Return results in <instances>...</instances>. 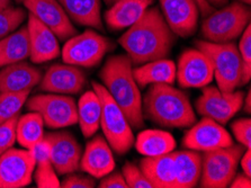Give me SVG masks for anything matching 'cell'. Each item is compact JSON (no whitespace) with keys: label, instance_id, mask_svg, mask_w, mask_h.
<instances>
[{"label":"cell","instance_id":"6da1fadb","mask_svg":"<svg viewBox=\"0 0 251 188\" xmlns=\"http://www.w3.org/2000/svg\"><path fill=\"white\" fill-rule=\"evenodd\" d=\"M175 42L176 35L167 24L160 9L151 6L119 40L135 66L166 59Z\"/></svg>","mask_w":251,"mask_h":188},{"label":"cell","instance_id":"7a4b0ae2","mask_svg":"<svg viewBox=\"0 0 251 188\" xmlns=\"http://www.w3.org/2000/svg\"><path fill=\"white\" fill-rule=\"evenodd\" d=\"M100 77L102 85L123 110L132 129H141L144 124L142 96L133 76V63L126 54L108 57Z\"/></svg>","mask_w":251,"mask_h":188},{"label":"cell","instance_id":"3957f363","mask_svg":"<svg viewBox=\"0 0 251 188\" xmlns=\"http://www.w3.org/2000/svg\"><path fill=\"white\" fill-rule=\"evenodd\" d=\"M143 116L161 128H191L197 121L187 94L168 83H155L142 99Z\"/></svg>","mask_w":251,"mask_h":188},{"label":"cell","instance_id":"277c9868","mask_svg":"<svg viewBox=\"0 0 251 188\" xmlns=\"http://www.w3.org/2000/svg\"><path fill=\"white\" fill-rule=\"evenodd\" d=\"M93 87L101 103L100 128L104 137L114 152L121 156L126 155L135 141L132 126L104 85L93 81Z\"/></svg>","mask_w":251,"mask_h":188},{"label":"cell","instance_id":"5b68a950","mask_svg":"<svg viewBox=\"0 0 251 188\" xmlns=\"http://www.w3.org/2000/svg\"><path fill=\"white\" fill-rule=\"evenodd\" d=\"M195 47L211 60L220 90L231 93L242 86V60L237 45L232 42L212 43L208 41H196Z\"/></svg>","mask_w":251,"mask_h":188},{"label":"cell","instance_id":"8992f818","mask_svg":"<svg viewBox=\"0 0 251 188\" xmlns=\"http://www.w3.org/2000/svg\"><path fill=\"white\" fill-rule=\"evenodd\" d=\"M249 24V7L233 2L207 15L201 24V35L212 43H229L240 36Z\"/></svg>","mask_w":251,"mask_h":188},{"label":"cell","instance_id":"52a82bcc","mask_svg":"<svg viewBox=\"0 0 251 188\" xmlns=\"http://www.w3.org/2000/svg\"><path fill=\"white\" fill-rule=\"evenodd\" d=\"M246 151L241 144L205 151L201 156V172L200 186L201 188H226L237 175L240 158Z\"/></svg>","mask_w":251,"mask_h":188},{"label":"cell","instance_id":"ba28073f","mask_svg":"<svg viewBox=\"0 0 251 188\" xmlns=\"http://www.w3.org/2000/svg\"><path fill=\"white\" fill-rule=\"evenodd\" d=\"M112 48V42L93 29L75 34L64 44L62 59L64 63L75 67L93 68L98 66Z\"/></svg>","mask_w":251,"mask_h":188},{"label":"cell","instance_id":"9c48e42d","mask_svg":"<svg viewBox=\"0 0 251 188\" xmlns=\"http://www.w3.org/2000/svg\"><path fill=\"white\" fill-rule=\"evenodd\" d=\"M27 109L36 112L51 129H62L78 122L77 103L70 96L61 94L35 95L27 102Z\"/></svg>","mask_w":251,"mask_h":188},{"label":"cell","instance_id":"30bf717a","mask_svg":"<svg viewBox=\"0 0 251 188\" xmlns=\"http://www.w3.org/2000/svg\"><path fill=\"white\" fill-rule=\"evenodd\" d=\"M245 93L234 90L223 93L218 86H205L197 98L195 108L203 117H208L219 124H226L242 108Z\"/></svg>","mask_w":251,"mask_h":188},{"label":"cell","instance_id":"8fae6325","mask_svg":"<svg viewBox=\"0 0 251 188\" xmlns=\"http://www.w3.org/2000/svg\"><path fill=\"white\" fill-rule=\"evenodd\" d=\"M35 167V159L29 150L10 148L0 156V188L28 186Z\"/></svg>","mask_w":251,"mask_h":188},{"label":"cell","instance_id":"7c38bea8","mask_svg":"<svg viewBox=\"0 0 251 188\" xmlns=\"http://www.w3.org/2000/svg\"><path fill=\"white\" fill-rule=\"evenodd\" d=\"M214 78L211 60L199 49H188L179 56L176 79L182 88H203Z\"/></svg>","mask_w":251,"mask_h":188},{"label":"cell","instance_id":"4fadbf2b","mask_svg":"<svg viewBox=\"0 0 251 188\" xmlns=\"http://www.w3.org/2000/svg\"><path fill=\"white\" fill-rule=\"evenodd\" d=\"M182 143L189 150L205 152L230 147L233 144V140L221 124L208 117H203L191 126V130L185 134Z\"/></svg>","mask_w":251,"mask_h":188},{"label":"cell","instance_id":"5bb4252c","mask_svg":"<svg viewBox=\"0 0 251 188\" xmlns=\"http://www.w3.org/2000/svg\"><path fill=\"white\" fill-rule=\"evenodd\" d=\"M24 6L29 14L51 29L61 41H67L77 34L66 10L58 0H24Z\"/></svg>","mask_w":251,"mask_h":188},{"label":"cell","instance_id":"9a60e30c","mask_svg":"<svg viewBox=\"0 0 251 188\" xmlns=\"http://www.w3.org/2000/svg\"><path fill=\"white\" fill-rule=\"evenodd\" d=\"M50 143V161L59 175H68L80 169L82 150L69 132H53L44 135Z\"/></svg>","mask_w":251,"mask_h":188},{"label":"cell","instance_id":"2e32d148","mask_svg":"<svg viewBox=\"0 0 251 188\" xmlns=\"http://www.w3.org/2000/svg\"><path fill=\"white\" fill-rule=\"evenodd\" d=\"M162 15L176 36L189 37L199 27L200 9L195 0H159Z\"/></svg>","mask_w":251,"mask_h":188},{"label":"cell","instance_id":"e0dca14e","mask_svg":"<svg viewBox=\"0 0 251 188\" xmlns=\"http://www.w3.org/2000/svg\"><path fill=\"white\" fill-rule=\"evenodd\" d=\"M86 75L72 64H53L42 77L40 89L61 95L79 94L86 86Z\"/></svg>","mask_w":251,"mask_h":188},{"label":"cell","instance_id":"ac0fdd59","mask_svg":"<svg viewBox=\"0 0 251 188\" xmlns=\"http://www.w3.org/2000/svg\"><path fill=\"white\" fill-rule=\"evenodd\" d=\"M27 32L29 59L33 63H44L60 55L59 38L32 14L28 15Z\"/></svg>","mask_w":251,"mask_h":188},{"label":"cell","instance_id":"d6986e66","mask_svg":"<svg viewBox=\"0 0 251 188\" xmlns=\"http://www.w3.org/2000/svg\"><path fill=\"white\" fill-rule=\"evenodd\" d=\"M80 169L100 179L115 169L113 150L104 136L97 135L86 145L80 159Z\"/></svg>","mask_w":251,"mask_h":188},{"label":"cell","instance_id":"ffe728a7","mask_svg":"<svg viewBox=\"0 0 251 188\" xmlns=\"http://www.w3.org/2000/svg\"><path fill=\"white\" fill-rule=\"evenodd\" d=\"M42 79V71L24 62L2 67L0 70V93L32 90Z\"/></svg>","mask_w":251,"mask_h":188},{"label":"cell","instance_id":"44dd1931","mask_svg":"<svg viewBox=\"0 0 251 188\" xmlns=\"http://www.w3.org/2000/svg\"><path fill=\"white\" fill-rule=\"evenodd\" d=\"M153 0H119L105 13V22L113 30L131 27L139 21Z\"/></svg>","mask_w":251,"mask_h":188},{"label":"cell","instance_id":"7402d4cb","mask_svg":"<svg viewBox=\"0 0 251 188\" xmlns=\"http://www.w3.org/2000/svg\"><path fill=\"white\" fill-rule=\"evenodd\" d=\"M140 169L153 188H175L174 152L157 157H144Z\"/></svg>","mask_w":251,"mask_h":188},{"label":"cell","instance_id":"603a6c76","mask_svg":"<svg viewBox=\"0 0 251 188\" xmlns=\"http://www.w3.org/2000/svg\"><path fill=\"white\" fill-rule=\"evenodd\" d=\"M175 188H193L199 185L201 172V156L197 151L174 152Z\"/></svg>","mask_w":251,"mask_h":188},{"label":"cell","instance_id":"cb8c5ba5","mask_svg":"<svg viewBox=\"0 0 251 188\" xmlns=\"http://www.w3.org/2000/svg\"><path fill=\"white\" fill-rule=\"evenodd\" d=\"M133 76L139 87H147L155 83L174 85L176 80V64L167 59L150 61L133 69Z\"/></svg>","mask_w":251,"mask_h":188},{"label":"cell","instance_id":"d4e9b609","mask_svg":"<svg viewBox=\"0 0 251 188\" xmlns=\"http://www.w3.org/2000/svg\"><path fill=\"white\" fill-rule=\"evenodd\" d=\"M72 22L80 26L104 29L100 0H58Z\"/></svg>","mask_w":251,"mask_h":188},{"label":"cell","instance_id":"484cf974","mask_svg":"<svg viewBox=\"0 0 251 188\" xmlns=\"http://www.w3.org/2000/svg\"><path fill=\"white\" fill-rule=\"evenodd\" d=\"M136 150L144 157H157L174 152L176 140L173 134L163 130H144L134 141Z\"/></svg>","mask_w":251,"mask_h":188},{"label":"cell","instance_id":"4316f807","mask_svg":"<svg viewBox=\"0 0 251 188\" xmlns=\"http://www.w3.org/2000/svg\"><path fill=\"white\" fill-rule=\"evenodd\" d=\"M78 122L85 137H91L100 126L101 103L95 90L86 91L77 104Z\"/></svg>","mask_w":251,"mask_h":188},{"label":"cell","instance_id":"83f0119b","mask_svg":"<svg viewBox=\"0 0 251 188\" xmlns=\"http://www.w3.org/2000/svg\"><path fill=\"white\" fill-rule=\"evenodd\" d=\"M29 57L27 27H22L0 40V68Z\"/></svg>","mask_w":251,"mask_h":188},{"label":"cell","instance_id":"f1b7e54d","mask_svg":"<svg viewBox=\"0 0 251 188\" xmlns=\"http://www.w3.org/2000/svg\"><path fill=\"white\" fill-rule=\"evenodd\" d=\"M44 122L40 114L30 112L18 118L16 125V141L23 148L29 150L44 137Z\"/></svg>","mask_w":251,"mask_h":188},{"label":"cell","instance_id":"f546056e","mask_svg":"<svg viewBox=\"0 0 251 188\" xmlns=\"http://www.w3.org/2000/svg\"><path fill=\"white\" fill-rule=\"evenodd\" d=\"M30 90L0 93V124L20 115L22 107L27 101Z\"/></svg>","mask_w":251,"mask_h":188},{"label":"cell","instance_id":"4dcf8cb0","mask_svg":"<svg viewBox=\"0 0 251 188\" xmlns=\"http://www.w3.org/2000/svg\"><path fill=\"white\" fill-rule=\"evenodd\" d=\"M26 19L23 8H8L0 10V40L16 30Z\"/></svg>","mask_w":251,"mask_h":188},{"label":"cell","instance_id":"1f68e13d","mask_svg":"<svg viewBox=\"0 0 251 188\" xmlns=\"http://www.w3.org/2000/svg\"><path fill=\"white\" fill-rule=\"evenodd\" d=\"M239 53L242 60V86L249 82L251 78V25L247 26L241 34L239 43Z\"/></svg>","mask_w":251,"mask_h":188},{"label":"cell","instance_id":"d6a6232c","mask_svg":"<svg viewBox=\"0 0 251 188\" xmlns=\"http://www.w3.org/2000/svg\"><path fill=\"white\" fill-rule=\"evenodd\" d=\"M36 170L34 174L35 183L37 187L40 188H59L60 180L55 174L54 168H53L51 161L48 162L36 163Z\"/></svg>","mask_w":251,"mask_h":188},{"label":"cell","instance_id":"836d02e7","mask_svg":"<svg viewBox=\"0 0 251 188\" xmlns=\"http://www.w3.org/2000/svg\"><path fill=\"white\" fill-rule=\"evenodd\" d=\"M122 174L124 176V179L128 188H153L151 183L144 176L142 170L140 169V167L134 163H125Z\"/></svg>","mask_w":251,"mask_h":188},{"label":"cell","instance_id":"e575fe53","mask_svg":"<svg viewBox=\"0 0 251 188\" xmlns=\"http://www.w3.org/2000/svg\"><path fill=\"white\" fill-rule=\"evenodd\" d=\"M20 115L0 124V156L13 147L16 142V125Z\"/></svg>","mask_w":251,"mask_h":188},{"label":"cell","instance_id":"d590c367","mask_svg":"<svg viewBox=\"0 0 251 188\" xmlns=\"http://www.w3.org/2000/svg\"><path fill=\"white\" fill-rule=\"evenodd\" d=\"M231 130L238 143L246 149H251V120L239 118L231 124Z\"/></svg>","mask_w":251,"mask_h":188},{"label":"cell","instance_id":"8d00e7d4","mask_svg":"<svg viewBox=\"0 0 251 188\" xmlns=\"http://www.w3.org/2000/svg\"><path fill=\"white\" fill-rule=\"evenodd\" d=\"M60 187L63 188H94L96 187V180L90 175H82L71 172L62 182H60Z\"/></svg>","mask_w":251,"mask_h":188},{"label":"cell","instance_id":"74e56055","mask_svg":"<svg viewBox=\"0 0 251 188\" xmlns=\"http://www.w3.org/2000/svg\"><path fill=\"white\" fill-rule=\"evenodd\" d=\"M100 179V185H98L100 188H128L123 174L120 171L113 170Z\"/></svg>","mask_w":251,"mask_h":188},{"label":"cell","instance_id":"f35d334b","mask_svg":"<svg viewBox=\"0 0 251 188\" xmlns=\"http://www.w3.org/2000/svg\"><path fill=\"white\" fill-rule=\"evenodd\" d=\"M29 151L32 152L36 163L50 161V143L45 139V136L40 142H37L33 148H30Z\"/></svg>","mask_w":251,"mask_h":188},{"label":"cell","instance_id":"ab89813d","mask_svg":"<svg viewBox=\"0 0 251 188\" xmlns=\"http://www.w3.org/2000/svg\"><path fill=\"white\" fill-rule=\"evenodd\" d=\"M229 187L232 188H250L251 187V179L249 176L246 174H238L235 175L233 179L231 180Z\"/></svg>","mask_w":251,"mask_h":188},{"label":"cell","instance_id":"60d3db41","mask_svg":"<svg viewBox=\"0 0 251 188\" xmlns=\"http://www.w3.org/2000/svg\"><path fill=\"white\" fill-rule=\"evenodd\" d=\"M239 164L242 168L243 174L251 177V149H246V151L241 156Z\"/></svg>","mask_w":251,"mask_h":188},{"label":"cell","instance_id":"b9f144b4","mask_svg":"<svg viewBox=\"0 0 251 188\" xmlns=\"http://www.w3.org/2000/svg\"><path fill=\"white\" fill-rule=\"evenodd\" d=\"M195 1L197 6H199L200 14L203 15V16H207V15H210L214 11V7L211 6L206 0H195Z\"/></svg>","mask_w":251,"mask_h":188},{"label":"cell","instance_id":"7bdbcfd3","mask_svg":"<svg viewBox=\"0 0 251 188\" xmlns=\"http://www.w3.org/2000/svg\"><path fill=\"white\" fill-rule=\"evenodd\" d=\"M242 108H243V110H245V113H247V114L251 113V91H250V89L248 90V94H247V96H245V98H243Z\"/></svg>","mask_w":251,"mask_h":188},{"label":"cell","instance_id":"ee69618b","mask_svg":"<svg viewBox=\"0 0 251 188\" xmlns=\"http://www.w3.org/2000/svg\"><path fill=\"white\" fill-rule=\"evenodd\" d=\"M206 1L210 3L211 6H218V7H223L227 2V0H206Z\"/></svg>","mask_w":251,"mask_h":188},{"label":"cell","instance_id":"f6af8a7d","mask_svg":"<svg viewBox=\"0 0 251 188\" xmlns=\"http://www.w3.org/2000/svg\"><path fill=\"white\" fill-rule=\"evenodd\" d=\"M10 3L11 0H0V10L8 8V7H10Z\"/></svg>","mask_w":251,"mask_h":188},{"label":"cell","instance_id":"bcb514c9","mask_svg":"<svg viewBox=\"0 0 251 188\" xmlns=\"http://www.w3.org/2000/svg\"><path fill=\"white\" fill-rule=\"evenodd\" d=\"M240 2H242V3H245V5H250L251 0H240Z\"/></svg>","mask_w":251,"mask_h":188},{"label":"cell","instance_id":"7dc6e473","mask_svg":"<svg viewBox=\"0 0 251 188\" xmlns=\"http://www.w3.org/2000/svg\"><path fill=\"white\" fill-rule=\"evenodd\" d=\"M107 1H111V2H116V1H119V0H107Z\"/></svg>","mask_w":251,"mask_h":188},{"label":"cell","instance_id":"c3c4849f","mask_svg":"<svg viewBox=\"0 0 251 188\" xmlns=\"http://www.w3.org/2000/svg\"><path fill=\"white\" fill-rule=\"evenodd\" d=\"M16 1H18V2L22 1V2H23V1H24V0H16Z\"/></svg>","mask_w":251,"mask_h":188}]
</instances>
